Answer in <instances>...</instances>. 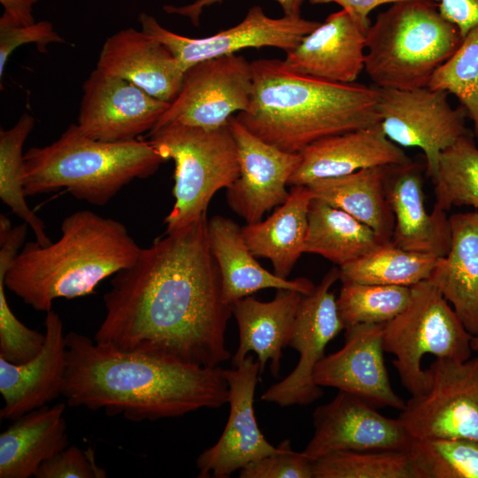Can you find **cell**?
Segmentation results:
<instances>
[{"label":"cell","instance_id":"obj_1","mask_svg":"<svg viewBox=\"0 0 478 478\" xmlns=\"http://www.w3.org/2000/svg\"><path fill=\"white\" fill-rule=\"evenodd\" d=\"M207 224L204 214L166 233L114 274L95 342L204 367L230 358L225 334L232 306L223 300Z\"/></svg>","mask_w":478,"mask_h":478},{"label":"cell","instance_id":"obj_2","mask_svg":"<svg viewBox=\"0 0 478 478\" xmlns=\"http://www.w3.org/2000/svg\"><path fill=\"white\" fill-rule=\"evenodd\" d=\"M67 405L139 422L176 418L228 402L223 369L120 350L66 335Z\"/></svg>","mask_w":478,"mask_h":478},{"label":"cell","instance_id":"obj_3","mask_svg":"<svg viewBox=\"0 0 478 478\" xmlns=\"http://www.w3.org/2000/svg\"><path fill=\"white\" fill-rule=\"evenodd\" d=\"M251 66V102L235 119L281 150L299 153L324 137L381 123L375 86L300 75L277 58H258Z\"/></svg>","mask_w":478,"mask_h":478},{"label":"cell","instance_id":"obj_4","mask_svg":"<svg viewBox=\"0 0 478 478\" xmlns=\"http://www.w3.org/2000/svg\"><path fill=\"white\" fill-rule=\"evenodd\" d=\"M140 250L121 222L78 211L63 220L56 242L22 246L4 273V285L25 304L47 312L58 298L94 293L104 279L130 266Z\"/></svg>","mask_w":478,"mask_h":478},{"label":"cell","instance_id":"obj_5","mask_svg":"<svg viewBox=\"0 0 478 478\" xmlns=\"http://www.w3.org/2000/svg\"><path fill=\"white\" fill-rule=\"evenodd\" d=\"M164 161L149 141L96 140L72 123L50 144L24 153L21 181L27 197L64 189L102 206L134 180L152 175Z\"/></svg>","mask_w":478,"mask_h":478},{"label":"cell","instance_id":"obj_6","mask_svg":"<svg viewBox=\"0 0 478 478\" xmlns=\"http://www.w3.org/2000/svg\"><path fill=\"white\" fill-rule=\"evenodd\" d=\"M458 27L429 0L398 2L380 12L366 33L365 70L376 88L428 87L459 47Z\"/></svg>","mask_w":478,"mask_h":478},{"label":"cell","instance_id":"obj_7","mask_svg":"<svg viewBox=\"0 0 478 478\" xmlns=\"http://www.w3.org/2000/svg\"><path fill=\"white\" fill-rule=\"evenodd\" d=\"M149 142L174 163V202L165 218L166 233L181 230L206 214L214 194L239 175L235 141L229 125L204 129L170 124L149 133Z\"/></svg>","mask_w":478,"mask_h":478},{"label":"cell","instance_id":"obj_8","mask_svg":"<svg viewBox=\"0 0 478 478\" xmlns=\"http://www.w3.org/2000/svg\"><path fill=\"white\" fill-rule=\"evenodd\" d=\"M472 335L438 288L425 280L411 287L405 309L383 325L384 351L411 396L428 389L429 377L420 362L426 354L464 361L471 358Z\"/></svg>","mask_w":478,"mask_h":478},{"label":"cell","instance_id":"obj_9","mask_svg":"<svg viewBox=\"0 0 478 478\" xmlns=\"http://www.w3.org/2000/svg\"><path fill=\"white\" fill-rule=\"evenodd\" d=\"M429 384L411 396L398 419L414 440L466 438L478 442V356L464 361L436 358Z\"/></svg>","mask_w":478,"mask_h":478},{"label":"cell","instance_id":"obj_10","mask_svg":"<svg viewBox=\"0 0 478 478\" xmlns=\"http://www.w3.org/2000/svg\"><path fill=\"white\" fill-rule=\"evenodd\" d=\"M252 89L251 62L243 56L197 63L186 70L177 96L152 130L170 124L204 129L227 126L235 112L248 109Z\"/></svg>","mask_w":478,"mask_h":478},{"label":"cell","instance_id":"obj_11","mask_svg":"<svg viewBox=\"0 0 478 478\" xmlns=\"http://www.w3.org/2000/svg\"><path fill=\"white\" fill-rule=\"evenodd\" d=\"M378 110L385 135L401 147L422 150L426 174L435 176L441 153L468 134L466 111L453 108L449 93L423 87L413 89H380Z\"/></svg>","mask_w":478,"mask_h":478},{"label":"cell","instance_id":"obj_12","mask_svg":"<svg viewBox=\"0 0 478 478\" xmlns=\"http://www.w3.org/2000/svg\"><path fill=\"white\" fill-rule=\"evenodd\" d=\"M139 21L142 30L164 43L185 72L202 61L235 54L247 48L274 47L287 53L320 24L301 16L284 15L274 19L268 17L258 5L250 8L243 20L235 26L202 38L175 34L146 13L140 15Z\"/></svg>","mask_w":478,"mask_h":478},{"label":"cell","instance_id":"obj_13","mask_svg":"<svg viewBox=\"0 0 478 478\" xmlns=\"http://www.w3.org/2000/svg\"><path fill=\"white\" fill-rule=\"evenodd\" d=\"M339 280V268L330 269L311 294L304 295L299 304L289 346L299 353L294 370L280 382L272 385L260 399L280 406L306 405L320 398L321 387L313 372L325 356L328 343L343 329L336 297L331 291Z\"/></svg>","mask_w":478,"mask_h":478},{"label":"cell","instance_id":"obj_14","mask_svg":"<svg viewBox=\"0 0 478 478\" xmlns=\"http://www.w3.org/2000/svg\"><path fill=\"white\" fill-rule=\"evenodd\" d=\"M168 106L132 82L96 68L82 85L76 124L96 140L130 141L150 132Z\"/></svg>","mask_w":478,"mask_h":478},{"label":"cell","instance_id":"obj_15","mask_svg":"<svg viewBox=\"0 0 478 478\" xmlns=\"http://www.w3.org/2000/svg\"><path fill=\"white\" fill-rule=\"evenodd\" d=\"M312 417L314 433L303 451L312 461L343 451H409L414 441L398 418L386 417L341 390L318 406Z\"/></svg>","mask_w":478,"mask_h":478},{"label":"cell","instance_id":"obj_16","mask_svg":"<svg viewBox=\"0 0 478 478\" xmlns=\"http://www.w3.org/2000/svg\"><path fill=\"white\" fill-rule=\"evenodd\" d=\"M228 125L235 141L240 170L237 179L227 189V201L247 224L255 223L288 199L287 186L300 162V154L260 139L235 117Z\"/></svg>","mask_w":478,"mask_h":478},{"label":"cell","instance_id":"obj_17","mask_svg":"<svg viewBox=\"0 0 478 478\" xmlns=\"http://www.w3.org/2000/svg\"><path fill=\"white\" fill-rule=\"evenodd\" d=\"M383 325L345 328L343 346L317 364L315 383L353 395L376 409L402 411L405 402L394 391L384 364Z\"/></svg>","mask_w":478,"mask_h":478},{"label":"cell","instance_id":"obj_18","mask_svg":"<svg viewBox=\"0 0 478 478\" xmlns=\"http://www.w3.org/2000/svg\"><path fill=\"white\" fill-rule=\"evenodd\" d=\"M228 385L229 416L218 442L197 459L198 477L227 478L244 466L274 452L261 433L253 400L259 363L249 354L238 366L223 369Z\"/></svg>","mask_w":478,"mask_h":478},{"label":"cell","instance_id":"obj_19","mask_svg":"<svg viewBox=\"0 0 478 478\" xmlns=\"http://www.w3.org/2000/svg\"><path fill=\"white\" fill-rule=\"evenodd\" d=\"M44 326L43 346L33 358L15 364L0 358V393L4 403L1 419L15 420L63 395L67 366L63 322L51 309L46 312Z\"/></svg>","mask_w":478,"mask_h":478},{"label":"cell","instance_id":"obj_20","mask_svg":"<svg viewBox=\"0 0 478 478\" xmlns=\"http://www.w3.org/2000/svg\"><path fill=\"white\" fill-rule=\"evenodd\" d=\"M366 31L345 10L328 16L282 60L290 72L335 83H353L365 70Z\"/></svg>","mask_w":478,"mask_h":478},{"label":"cell","instance_id":"obj_21","mask_svg":"<svg viewBox=\"0 0 478 478\" xmlns=\"http://www.w3.org/2000/svg\"><path fill=\"white\" fill-rule=\"evenodd\" d=\"M299 154L300 162L289 181V186H307L320 179L412 160L385 135L381 123L324 137Z\"/></svg>","mask_w":478,"mask_h":478},{"label":"cell","instance_id":"obj_22","mask_svg":"<svg viewBox=\"0 0 478 478\" xmlns=\"http://www.w3.org/2000/svg\"><path fill=\"white\" fill-rule=\"evenodd\" d=\"M96 68L128 81L166 103L177 96L185 74L164 43L135 28L120 30L105 40Z\"/></svg>","mask_w":478,"mask_h":478},{"label":"cell","instance_id":"obj_23","mask_svg":"<svg viewBox=\"0 0 478 478\" xmlns=\"http://www.w3.org/2000/svg\"><path fill=\"white\" fill-rule=\"evenodd\" d=\"M421 168L412 160L389 166L386 193L395 218L391 242L407 251L442 258L451 248L450 220L447 212L426 209Z\"/></svg>","mask_w":478,"mask_h":478},{"label":"cell","instance_id":"obj_24","mask_svg":"<svg viewBox=\"0 0 478 478\" xmlns=\"http://www.w3.org/2000/svg\"><path fill=\"white\" fill-rule=\"evenodd\" d=\"M303 296L297 290L281 289L269 302L249 296L232 305L239 329V344L232 358L233 367L243 363L252 351L257 354L260 373L270 360L271 374L279 376L282 350L289 346Z\"/></svg>","mask_w":478,"mask_h":478},{"label":"cell","instance_id":"obj_25","mask_svg":"<svg viewBox=\"0 0 478 478\" xmlns=\"http://www.w3.org/2000/svg\"><path fill=\"white\" fill-rule=\"evenodd\" d=\"M208 237L212 253L221 278L224 302L232 306L239 299L265 289H286L303 295L311 294L315 286L306 278L288 280L265 269L249 250L242 227L233 220L215 215L208 220Z\"/></svg>","mask_w":478,"mask_h":478},{"label":"cell","instance_id":"obj_26","mask_svg":"<svg viewBox=\"0 0 478 478\" xmlns=\"http://www.w3.org/2000/svg\"><path fill=\"white\" fill-rule=\"evenodd\" d=\"M449 220L451 248L428 280L474 335L478 332V211L457 212Z\"/></svg>","mask_w":478,"mask_h":478},{"label":"cell","instance_id":"obj_27","mask_svg":"<svg viewBox=\"0 0 478 478\" xmlns=\"http://www.w3.org/2000/svg\"><path fill=\"white\" fill-rule=\"evenodd\" d=\"M65 403L42 406L0 434V478L35 476L40 466L68 446Z\"/></svg>","mask_w":478,"mask_h":478},{"label":"cell","instance_id":"obj_28","mask_svg":"<svg viewBox=\"0 0 478 478\" xmlns=\"http://www.w3.org/2000/svg\"><path fill=\"white\" fill-rule=\"evenodd\" d=\"M312 199L307 186H292L288 199L271 216L242 227L249 250L255 257L269 259L279 277L288 279L304 253Z\"/></svg>","mask_w":478,"mask_h":478},{"label":"cell","instance_id":"obj_29","mask_svg":"<svg viewBox=\"0 0 478 478\" xmlns=\"http://www.w3.org/2000/svg\"><path fill=\"white\" fill-rule=\"evenodd\" d=\"M390 166L315 181L307 187L313 198L339 208L370 227L384 242L392 239L395 218L386 193Z\"/></svg>","mask_w":478,"mask_h":478},{"label":"cell","instance_id":"obj_30","mask_svg":"<svg viewBox=\"0 0 478 478\" xmlns=\"http://www.w3.org/2000/svg\"><path fill=\"white\" fill-rule=\"evenodd\" d=\"M383 243L370 227L348 212L312 199L304 253L320 255L341 266Z\"/></svg>","mask_w":478,"mask_h":478},{"label":"cell","instance_id":"obj_31","mask_svg":"<svg viewBox=\"0 0 478 478\" xmlns=\"http://www.w3.org/2000/svg\"><path fill=\"white\" fill-rule=\"evenodd\" d=\"M440 258L402 249L390 241L339 266V280L342 282L412 287L428 280Z\"/></svg>","mask_w":478,"mask_h":478},{"label":"cell","instance_id":"obj_32","mask_svg":"<svg viewBox=\"0 0 478 478\" xmlns=\"http://www.w3.org/2000/svg\"><path fill=\"white\" fill-rule=\"evenodd\" d=\"M34 127V117L25 112L13 127L0 131V198L32 229L39 244L48 245L46 227L28 206L21 181L23 146Z\"/></svg>","mask_w":478,"mask_h":478},{"label":"cell","instance_id":"obj_33","mask_svg":"<svg viewBox=\"0 0 478 478\" xmlns=\"http://www.w3.org/2000/svg\"><path fill=\"white\" fill-rule=\"evenodd\" d=\"M432 181L434 208L444 212L460 206L478 209V147L469 133L441 153Z\"/></svg>","mask_w":478,"mask_h":478},{"label":"cell","instance_id":"obj_34","mask_svg":"<svg viewBox=\"0 0 478 478\" xmlns=\"http://www.w3.org/2000/svg\"><path fill=\"white\" fill-rule=\"evenodd\" d=\"M313 478H417L409 451H336L312 462Z\"/></svg>","mask_w":478,"mask_h":478},{"label":"cell","instance_id":"obj_35","mask_svg":"<svg viewBox=\"0 0 478 478\" xmlns=\"http://www.w3.org/2000/svg\"><path fill=\"white\" fill-rule=\"evenodd\" d=\"M411 287L342 282L336 305L344 329L358 324H385L407 306Z\"/></svg>","mask_w":478,"mask_h":478},{"label":"cell","instance_id":"obj_36","mask_svg":"<svg viewBox=\"0 0 478 478\" xmlns=\"http://www.w3.org/2000/svg\"><path fill=\"white\" fill-rule=\"evenodd\" d=\"M409 453L417 478H478V442L466 438L414 440Z\"/></svg>","mask_w":478,"mask_h":478},{"label":"cell","instance_id":"obj_37","mask_svg":"<svg viewBox=\"0 0 478 478\" xmlns=\"http://www.w3.org/2000/svg\"><path fill=\"white\" fill-rule=\"evenodd\" d=\"M428 87L457 97L478 140V26L468 31L457 50L436 69Z\"/></svg>","mask_w":478,"mask_h":478},{"label":"cell","instance_id":"obj_38","mask_svg":"<svg viewBox=\"0 0 478 478\" xmlns=\"http://www.w3.org/2000/svg\"><path fill=\"white\" fill-rule=\"evenodd\" d=\"M19 251V244L6 239L0 243V358L8 362L24 363L42 350L45 335L24 325L9 306L4 273Z\"/></svg>","mask_w":478,"mask_h":478},{"label":"cell","instance_id":"obj_39","mask_svg":"<svg viewBox=\"0 0 478 478\" xmlns=\"http://www.w3.org/2000/svg\"><path fill=\"white\" fill-rule=\"evenodd\" d=\"M312 460L303 451H293L290 441L281 443L277 450L250 462L240 469L241 478H313Z\"/></svg>","mask_w":478,"mask_h":478},{"label":"cell","instance_id":"obj_40","mask_svg":"<svg viewBox=\"0 0 478 478\" xmlns=\"http://www.w3.org/2000/svg\"><path fill=\"white\" fill-rule=\"evenodd\" d=\"M66 42L49 21L19 25L5 15L0 19V78L12 52L21 45L35 43L41 53H47L50 43Z\"/></svg>","mask_w":478,"mask_h":478},{"label":"cell","instance_id":"obj_41","mask_svg":"<svg viewBox=\"0 0 478 478\" xmlns=\"http://www.w3.org/2000/svg\"><path fill=\"white\" fill-rule=\"evenodd\" d=\"M105 469L96 460L94 450L66 446L38 468L36 478H105Z\"/></svg>","mask_w":478,"mask_h":478},{"label":"cell","instance_id":"obj_42","mask_svg":"<svg viewBox=\"0 0 478 478\" xmlns=\"http://www.w3.org/2000/svg\"><path fill=\"white\" fill-rule=\"evenodd\" d=\"M441 14L459 29L464 37L478 26V0H439Z\"/></svg>","mask_w":478,"mask_h":478},{"label":"cell","instance_id":"obj_43","mask_svg":"<svg viewBox=\"0 0 478 478\" xmlns=\"http://www.w3.org/2000/svg\"><path fill=\"white\" fill-rule=\"evenodd\" d=\"M222 0H195L193 3L183 6L166 5L164 10L167 13L179 14L187 17L194 26L199 25L200 16L204 8ZM281 7L285 16L298 17L304 0H275Z\"/></svg>","mask_w":478,"mask_h":478},{"label":"cell","instance_id":"obj_44","mask_svg":"<svg viewBox=\"0 0 478 478\" xmlns=\"http://www.w3.org/2000/svg\"><path fill=\"white\" fill-rule=\"evenodd\" d=\"M311 4H328L334 3L347 11L352 18L367 31L371 25L369 19L370 12L376 7L383 4H393L403 1L411 0H309ZM438 3L439 0H429Z\"/></svg>","mask_w":478,"mask_h":478},{"label":"cell","instance_id":"obj_45","mask_svg":"<svg viewBox=\"0 0 478 478\" xmlns=\"http://www.w3.org/2000/svg\"><path fill=\"white\" fill-rule=\"evenodd\" d=\"M4 8V15L19 25L35 23L33 6L39 0H0Z\"/></svg>","mask_w":478,"mask_h":478},{"label":"cell","instance_id":"obj_46","mask_svg":"<svg viewBox=\"0 0 478 478\" xmlns=\"http://www.w3.org/2000/svg\"><path fill=\"white\" fill-rule=\"evenodd\" d=\"M471 349L472 351L478 354V332L475 335H472Z\"/></svg>","mask_w":478,"mask_h":478}]
</instances>
